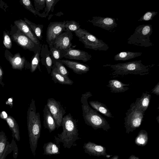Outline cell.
<instances>
[{"instance_id":"1","label":"cell","mask_w":159,"mask_h":159,"mask_svg":"<svg viewBox=\"0 0 159 159\" xmlns=\"http://www.w3.org/2000/svg\"><path fill=\"white\" fill-rule=\"evenodd\" d=\"M78 120L74 119L69 113L63 117L61 126L63 131L57 136H54V140L58 144L63 143L64 148L70 149L72 146H76V141L81 138L79 137L77 129Z\"/></svg>"},{"instance_id":"2","label":"cell","mask_w":159,"mask_h":159,"mask_svg":"<svg viewBox=\"0 0 159 159\" xmlns=\"http://www.w3.org/2000/svg\"><path fill=\"white\" fill-rule=\"evenodd\" d=\"M92 96V93L89 91L82 94L81 98L83 116L85 123L95 130L102 129L107 132L111 128L107 121L88 104V99Z\"/></svg>"},{"instance_id":"3","label":"cell","mask_w":159,"mask_h":159,"mask_svg":"<svg viewBox=\"0 0 159 159\" xmlns=\"http://www.w3.org/2000/svg\"><path fill=\"white\" fill-rule=\"evenodd\" d=\"M27 125L30 147L33 153H34L40 137L41 124L39 112H36L35 100L32 99L27 111Z\"/></svg>"},{"instance_id":"4","label":"cell","mask_w":159,"mask_h":159,"mask_svg":"<svg viewBox=\"0 0 159 159\" xmlns=\"http://www.w3.org/2000/svg\"><path fill=\"white\" fill-rule=\"evenodd\" d=\"M154 65H145L139 60L116 64H107L103 67L111 68L112 77L122 76L128 74L144 75L149 74L151 69Z\"/></svg>"},{"instance_id":"5","label":"cell","mask_w":159,"mask_h":159,"mask_svg":"<svg viewBox=\"0 0 159 159\" xmlns=\"http://www.w3.org/2000/svg\"><path fill=\"white\" fill-rule=\"evenodd\" d=\"M152 33V25L151 24L140 25L136 27L134 33L127 39L128 44L148 47L153 45L150 37Z\"/></svg>"},{"instance_id":"6","label":"cell","mask_w":159,"mask_h":159,"mask_svg":"<svg viewBox=\"0 0 159 159\" xmlns=\"http://www.w3.org/2000/svg\"><path fill=\"white\" fill-rule=\"evenodd\" d=\"M79 40L86 48L95 50L106 51L109 48L108 45L102 40L98 39L85 29L80 28L74 32Z\"/></svg>"},{"instance_id":"7","label":"cell","mask_w":159,"mask_h":159,"mask_svg":"<svg viewBox=\"0 0 159 159\" xmlns=\"http://www.w3.org/2000/svg\"><path fill=\"white\" fill-rule=\"evenodd\" d=\"M145 112L138 109L134 103L131 104L125 113L124 127L126 132L129 134L139 127L142 122Z\"/></svg>"},{"instance_id":"8","label":"cell","mask_w":159,"mask_h":159,"mask_svg":"<svg viewBox=\"0 0 159 159\" xmlns=\"http://www.w3.org/2000/svg\"><path fill=\"white\" fill-rule=\"evenodd\" d=\"M49 110L54 118L58 129L61 126L63 116L66 113V110L61 102L53 98L48 99L46 104Z\"/></svg>"},{"instance_id":"9","label":"cell","mask_w":159,"mask_h":159,"mask_svg":"<svg viewBox=\"0 0 159 159\" xmlns=\"http://www.w3.org/2000/svg\"><path fill=\"white\" fill-rule=\"evenodd\" d=\"M65 20L50 22L47 27L46 41L49 45H52L56 38L64 32Z\"/></svg>"},{"instance_id":"10","label":"cell","mask_w":159,"mask_h":159,"mask_svg":"<svg viewBox=\"0 0 159 159\" xmlns=\"http://www.w3.org/2000/svg\"><path fill=\"white\" fill-rule=\"evenodd\" d=\"M72 47L66 50H61V58L64 57L70 60H82L86 62L91 60L92 56L88 52Z\"/></svg>"},{"instance_id":"11","label":"cell","mask_w":159,"mask_h":159,"mask_svg":"<svg viewBox=\"0 0 159 159\" xmlns=\"http://www.w3.org/2000/svg\"><path fill=\"white\" fill-rule=\"evenodd\" d=\"M88 21L92 23L94 26L111 32L114 31L118 25L115 19L108 17L93 16L91 20H89Z\"/></svg>"},{"instance_id":"12","label":"cell","mask_w":159,"mask_h":159,"mask_svg":"<svg viewBox=\"0 0 159 159\" xmlns=\"http://www.w3.org/2000/svg\"><path fill=\"white\" fill-rule=\"evenodd\" d=\"M73 34L71 32H63L55 39L52 45L55 48L61 50H67L76 45H73L71 41Z\"/></svg>"},{"instance_id":"13","label":"cell","mask_w":159,"mask_h":159,"mask_svg":"<svg viewBox=\"0 0 159 159\" xmlns=\"http://www.w3.org/2000/svg\"><path fill=\"white\" fill-rule=\"evenodd\" d=\"M12 37L13 40L23 49L33 51L34 52L40 45L35 44L22 33H16L12 35Z\"/></svg>"},{"instance_id":"14","label":"cell","mask_w":159,"mask_h":159,"mask_svg":"<svg viewBox=\"0 0 159 159\" xmlns=\"http://www.w3.org/2000/svg\"><path fill=\"white\" fill-rule=\"evenodd\" d=\"M83 148L84 152L91 156L100 157L107 156L106 148L90 141L84 143Z\"/></svg>"},{"instance_id":"15","label":"cell","mask_w":159,"mask_h":159,"mask_svg":"<svg viewBox=\"0 0 159 159\" xmlns=\"http://www.w3.org/2000/svg\"><path fill=\"white\" fill-rule=\"evenodd\" d=\"M57 61L65 65L77 74L86 73L90 70V67L88 65L77 61L61 59Z\"/></svg>"},{"instance_id":"16","label":"cell","mask_w":159,"mask_h":159,"mask_svg":"<svg viewBox=\"0 0 159 159\" xmlns=\"http://www.w3.org/2000/svg\"><path fill=\"white\" fill-rule=\"evenodd\" d=\"M40 58L42 65L45 66L48 74H50L53 64L50 52L47 44H44L42 45Z\"/></svg>"},{"instance_id":"17","label":"cell","mask_w":159,"mask_h":159,"mask_svg":"<svg viewBox=\"0 0 159 159\" xmlns=\"http://www.w3.org/2000/svg\"><path fill=\"white\" fill-rule=\"evenodd\" d=\"M14 23L22 33L30 38L35 44L39 45L41 43L24 20L20 19L15 20Z\"/></svg>"},{"instance_id":"18","label":"cell","mask_w":159,"mask_h":159,"mask_svg":"<svg viewBox=\"0 0 159 159\" xmlns=\"http://www.w3.org/2000/svg\"><path fill=\"white\" fill-rule=\"evenodd\" d=\"M43 112V126L45 129H48L49 132L51 133L57 128L55 120L46 105L44 106Z\"/></svg>"},{"instance_id":"19","label":"cell","mask_w":159,"mask_h":159,"mask_svg":"<svg viewBox=\"0 0 159 159\" xmlns=\"http://www.w3.org/2000/svg\"><path fill=\"white\" fill-rule=\"evenodd\" d=\"M129 84H125L117 80H111L109 81L107 86L109 88L111 92L114 93H123L129 89Z\"/></svg>"},{"instance_id":"20","label":"cell","mask_w":159,"mask_h":159,"mask_svg":"<svg viewBox=\"0 0 159 159\" xmlns=\"http://www.w3.org/2000/svg\"><path fill=\"white\" fill-rule=\"evenodd\" d=\"M151 98V95L146 92L143 93L142 96L137 98L133 103L138 109L145 112L149 106Z\"/></svg>"},{"instance_id":"21","label":"cell","mask_w":159,"mask_h":159,"mask_svg":"<svg viewBox=\"0 0 159 159\" xmlns=\"http://www.w3.org/2000/svg\"><path fill=\"white\" fill-rule=\"evenodd\" d=\"M51 73L52 79L55 83L69 85H72L74 83V82L69 77H65L58 72L54 64L53 65Z\"/></svg>"},{"instance_id":"22","label":"cell","mask_w":159,"mask_h":159,"mask_svg":"<svg viewBox=\"0 0 159 159\" xmlns=\"http://www.w3.org/2000/svg\"><path fill=\"white\" fill-rule=\"evenodd\" d=\"M8 60L13 69L21 70L25 67L26 61L25 58L21 57L19 53L12 57L9 56Z\"/></svg>"},{"instance_id":"23","label":"cell","mask_w":159,"mask_h":159,"mask_svg":"<svg viewBox=\"0 0 159 159\" xmlns=\"http://www.w3.org/2000/svg\"><path fill=\"white\" fill-rule=\"evenodd\" d=\"M11 130L13 139L19 141L20 139V132L18 125L15 119L12 116H9L5 120Z\"/></svg>"},{"instance_id":"24","label":"cell","mask_w":159,"mask_h":159,"mask_svg":"<svg viewBox=\"0 0 159 159\" xmlns=\"http://www.w3.org/2000/svg\"><path fill=\"white\" fill-rule=\"evenodd\" d=\"M90 106L97 111L101 113L105 116L109 118H114L110 110L105 104L97 101L89 102Z\"/></svg>"},{"instance_id":"25","label":"cell","mask_w":159,"mask_h":159,"mask_svg":"<svg viewBox=\"0 0 159 159\" xmlns=\"http://www.w3.org/2000/svg\"><path fill=\"white\" fill-rule=\"evenodd\" d=\"M42 46L41 43L38 48L34 52V55L31 58L30 69L32 73L34 72L37 69H38L40 72H41L39 63L40 61V55Z\"/></svg>"},{"instance_id":"26","label":"cell","mask_w":159,"mask_h":159,"mask_svg":"<svg viewBox=\"0 0 159 159\" xmlns=\"http://www.w3.org/2000/svg\"><path fill=\"white\" fill-rule=\"evenodd\" d=\"M24 21L31 29L36 38L39 40H42L43 38L42 33L43 25H37L32 22L27 18H24Z\"/></svg>"},{"instance_id":"27","label":"cell","mask_w":159,"mask_h":159,"mask_svg":"<svg viewBox=\"0 0 159 159\" xmlns=\"http://www.w3.org/2000/svg\"><path fill=\"white\" fill-rule=\"evenodd\" d=\"M142 52H122L116 55L114 57L115 61H126L142 55Z\"/></svg>"},{"instance_id":"28","label":"cell","mask_w":159,"mask_h":159,"mask_svg":"<svg viewBox=\"0 0 159 159\" xmlns=\"http://www.w3.org/2000/svg\"><path fill=\"white\" fill-rule=\"evenodd\" d=\"M59 146L52 142L45 143L43 146V155H51L60 154Z\"/></svg>"},{"instance_id":"29","label":"cell","mask_w":159,"mask_h":159,"mask_svg":"<svg viewBox=\"0 0 159 159\" xmlns=\"http://www.w3.org/2000/svg\"><path fill=\"white\" fill-rule=\"evenodd\" d=\"M148 140V132L145 130L142 129L139 131L135 138L134 143L138 146L144 147L147 144Z\"/></svg>"},{"instance_id":"30","label":"cell","mask_w":159,"mask_h":159,"mask_svg":"<svg viewBox=\"0 0 159 159\" xmlns=\"http://www.w3.org/2000/svg\"><path fill=\"white\" fill-rule=\"evenodd\" d=\"M20 2L26 9L33 13L35 16L37 15L41 17H45L43 13H41L35 10L30 1L21 0L20 1Z\"/></svg>"},{"instance_id":"31","label":"cell","mask_w":159,"mask_h":159,"mask_svg":"<svg viewBox=\"0 0 159 159\" xmlns=\"http://www.w3.org/2000/svg\"><path fill=\"white\" fill-rule=\"evenodd\" d=\"M79 23L74 20H65L64 32H74L80 28Z\"/></svg>"},{"instance_id":"32","label":"cell","mask_w":159,"mask_h":159,"mask_svg":"<svg viewBox=\"0 0 159 159\" xmlns=\"http://www.w3.org/2000/svg\"><path fill=\"white\" fill-rule=\"evenodd\" d=\"M59 0H46L45 7L43 13L45 16V18L48 15L51 11L52 12L54 10V7Z\"/></svg>"},{"instance_id":"33","label":"cell","mask_w":159,"mask_h":159,"mask_svg":"<svg viewBox=\"0 0 159 159\" xmlns=\"http://www.w3.org/2000/svg\"><path fill=\"white\" fill-rule=\"evenodd\" d=\"M50 52L53 64L61 58V50L53 47L52 45H49Z\"/></svg>"},{"instance_id":"34","label":"cell","mask_w":159,"mask_h":159,"mask_svg":"<svg viewBox=\"0 0 159 159\" xmlns=\"http://www.w3.org/2000/svg\"><path fill=\"white\" fill-rule=\"evenodd\" d=\"M7 138L3 131L0 132V159L4 152L7 143Z\"/></svg>"},{"instance_id":"35","label":"cell","mask_w":159,"mask_h":159,"mask_svg":"<svg viewBox=\"0 0 159 159\" xmlns=\"http://www.w3.org/2000/svg\"><path fill=\"white\" fill-rule=\"evenodd\" d=\"M53 64L55 65L58 72L65 77H68L69 72L63 64L56 61Z\"/></svg>"},{"instance_id":"36","label":"cell","mask_w":159,"mask_h":159,"mask_svg":"<svg viewBox=\"0 0 159 159\" xmlns=\"http://www.w3.org/2000/svg\"><path fill=\"white\" fill-rule=\"evenodd\" d=\"M15 145V143L13 139V140H12L10 143L8 141H7L6 147L4 152L0 159H5L7 155L15 149L16 148Z\"/></svg>"},{"instance_id":"37","label":"cell","mask_w":159,"mask_h":159,"mask_svg":"<svg viewBox=\"0 0 159 159\" xmlns=\"http://www.w3.org/2000/svg\"><path fill=\"white\" fill-rule=\"evenodd\" d=\"M158 13V12L155 11H147L140 17L138 20V21H141L152 20L153 17L156 16Z\"/></svg>"},{"instance_id":"38","label":"cell","mask_w":159,"mask_h":159,"mask_svg":"<svg viewBox=\"0 0 159 159\" xmlns=\"http://www.w3.org/2000/svg\"><path fill=\"white\" fill-rule=\"evenodd\" d=\"M34 8L37 11L39 12L45 8L46 0H34Z\"/></svg>"},{"instance_id":"39","label":"cell","mask_w":159,"mask_h":159,"mask_svg":"<svg viewBox=\"0 0 159 159\" xmlns=\"http://www.w3.org/2000/svg\"><path fill=\"white\" fill-rule=\"evenodd\" d=\"M3 43L7 49H10L12 47L11 41L9 35L4 31L3 34Z\"/></svg>"},{"instance_id":"40","label":"cell","mask_w":159,"mask_h":159,"mask_svg":"<svg viewBox=\"0 0 159 159\" xmlns=\"http://www.w3.org/2000/svg\"><path fill=\"white\" fill-rule=\"evenodd\" d=\"M152 93H153L157 96H159V83L155 86L154 88L151 90Z\"/></svg>"},{"instance_id":"41","label":"cell","mask_w":159,"mask_h":159,"mask_svg":"<svg viewBox=\"0 0 159 159\" xmlns=\"http://www.w3.org/2000/svg\"><path fill=\"white\" fill-rule=\"evenodd\" d=\"M3 72V70L0 66V85L3 87L4 84L2 81Z\"/></svg>"},{"instance_id":"42","label":"cell","mask_w":159,"mask_h":159,"mask_svg":"<svg viewBox=\"0 0 159 159\" xmlns=\"http://www.w3.org/2000/svg\"><path fill=\"white\" fill-rule=\"evenodd\" d=\"M8 116V115L5 111H2L0 113V118L4 120H6Z\"/></svg>"},{"instance_id":"43","label":"cell","mask_w":159,"mask_h":159,"mask_svg":"<svg viewBox=\"0 0 159 159\" xmlns=\"http://www.w3.org/2000/svg\"><path fill=\"white\" fill-rule=\"evenodd\" d=\"M13 98H10L8 99L6 102V103L7 104L11 106V108L13 106Z\"/></svg>"},{"instance_id":"44","label":"cell","mask_w":159,"mask_h":159,"mask_svg":"<svg viewBox=\"0 0 159 159\" xmlns=\"http://www.w3.org/2000/svg\"><path fill=\"white\" fill-rule=\"evenodd\" d=\"M128 159H139L137 157L132 154L131 155L129 158Z\"/></svg>"},{"instance_id":"45","label":"cell","mask_w":159,"mask_h":159,"mask_svg":"<svg viewBox=\"0 0 159 159\" xmlns=\"http://www.w3.org/2000/svg\"><path fill=\"white\" fill-rule=\"evenodd\" d=\"M119 157L118 155H115L113 156L110 159H119Z\"/></svg>"},{"instance_id":"46","label":"cell","mask_w":159,"mask_h":159,"mask_svg":"<svg viewBox=\"0 0 159 159\" xmlns=\"http://www.w3.org/2000/svg\"><path fill=\"white\" fill-rule=\"evenodd\" d=\"M159 116H157V117H156V119H157V120L158 122V123H159Z\"/></svg>"}]
</instances>
